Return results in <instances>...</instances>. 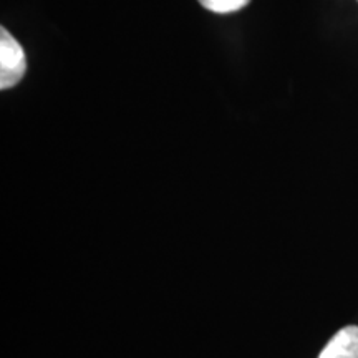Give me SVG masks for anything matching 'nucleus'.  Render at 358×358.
<instances>
[{"label": "nucleus", "instance_id": "f257e3e1", "mask_svg": "<svg viewBox=\"0 0 358 358\" xmlns=\"http://www.w3.org/2000/svg\"><path fill=\"white\" fill-rule=\"evenodd\" d=\"M27 71V57L22 45L7 29H0V88L8 90L22 82Z\"/></svg>", "mask_w": 358, "mask_h": 358}, {"label": "nucleus", "instance_id": "f03ea898", "mask_svg": "<svg viewBox=\"0 0 358 358\" xmlns=\"http://www.w3.org/2000/svg\"><path fill=\"white\" fill-rule=\"evenodd\" d=\"M319 358H358V327L348 325L330 338Z\"/></svg>", "mask_w": 358, "mask_h": 358}, {"label": "nucleus", "instance_id": "7ed1b4c3", "mask_svg": "<svg viewBox=\"0 0 358 358\" xmlns=\"http://www.w3.org/2000/svg\"><path fill=\"white\" fill-rule=\"evenodd\" d=\"M250 0H199V3L214 13H231L244 8Z\"/></svg>", "mask_w": 358, "mask_h": 358}]
</instances>
